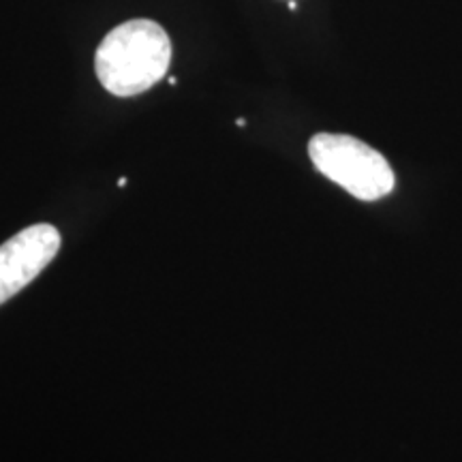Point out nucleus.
<instances>
[{"label":"nucleus","instance_id":"2","mask_svg":"<svg viewBox=\"0 0 462 462\" xmlns=\"http://www.w3.org/2000/svg\"><path fill=\"white\" fill-rule=\"evenodd\" d=\"M309 157L328 180L362 201H377L396 187L385 157L351 135L319 133L309 142Z\"/></svg>","mask_w":462,"mask_h":462},{"label":"nucleus","instance_id":"3","mask_svg":"<svg viewBox=\"0 0 462 462\" xmlns=\"http://www.w3.org/2000/svg\"><path fill=\"white\" fill-rule=\"evenodd\" d=\"M54 225L37 223L0 245V304H5L48 268L60 251Z\"/></svg>","mask_w":462,"mask_h":462},{"label":"nucleus","instance_id":"1","mask_svg":"<svg viewBox=\"0 0 462 462\" xmlns=\"http://www.w3.org/2000/svg\"><path fill=\"white\" fill-rule=\"evenodd\" d=\"M171 43L152 20H131L116 26L95 54L97 78L116 97H135L165 78Z\"/></svg>","mask_w":462,"mask_h":462}]
</instances>
